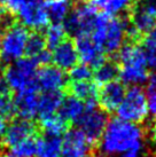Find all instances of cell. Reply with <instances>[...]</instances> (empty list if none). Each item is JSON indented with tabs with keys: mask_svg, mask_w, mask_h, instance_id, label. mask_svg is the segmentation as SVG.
<instances>
[{
	"mask_svg": "<svg viewBox=\"0 0 156 157\" xmlns=\"http://www.w3.org/2000/svg\"><path fill=\"white\" fill-rule=\"evenodd\" d=\"M143 132L138 124L114 118L108 121L100 138V149L106 156H115L142 142Z\"/></svg>",
	"mask_w": 156,
	"mask_h": 157,
	"instance_id": "6da1fadb",
	"label": "cell"
},
{
	"mask_svg": "<svg viewBox=\"0 0 156 157\" xmlns=\"http://www.w3.org/2000/svg\"><path fill=\"white\" fill-rule=\"evenodd\" d=\"M38 63L33 57H21L9 63L4 70V78L10 90L16 92L37 87L36 74Z\"/></svg>",
	"mask_w": 156,
	"mask_h": 157,
	"instance_id": "7a4b0ae2",
	"label": "cell"
},
{
	"mask_svg": "<svg viewBox=\"0 0 156 157\" xmlns=\"http://www.w3.org/2000/svg\"><path fill=\"white\" fill-rule=\"evenodd\" d=\"M29 30L18 20L5 31L0 41V61L12 63L25 54Z\"/></svg>",
	"mask_w": 156,
	"mask_h": 157,
	"instance_id": "3957f363",
	"label": "cell"
},
{
	"mask_svg": "<svg viewBox=\"0 0 156 157\" xmlns=\"http://www.w3.org/2000/svg\"><path fill=\"white\" fill-rule=\"evenodd\" d=\"M117 116L123 121L139 124L148 116L147 99L143 90L139 85H132L125 91L124 98L117 107Z\"/></svg>",
	"mask_w": 156,
	"mask_h": 157,
	"instance_id": "277c9868",
	"label": "cell"
},
{
	"mask_svg": "<svg viewBox=\"0 0 156 157\" xmlns=\"http://www.w3.org/2000/svg\"><path fill=\"white\" fill-rule=\"evenodd\" d=\"M77 123L79 124V130L85 134L88 142L94 146L100 141L108 123V117L103 110L93 108L85 110L84 115Z\"/></svg>",
	"mask_w": 156,
	"mask_h": 157,
	"instance_id": "5b68a950",
	"label": "cell"
},
{
	"mask_svg": "<svg viewBox=\"0 0 156 157\" xmlns=\"http://www.w3.org/2000/svg\"><path fill=\"white\" fill-rule=\"evenodd\" d=\"M92 144L79 128L65 132L62 140L61 157H91Z\"/></svg>",
	"mask_w": 156,
	"mask_h": 157,
	"instance_id": "8992f818",
	"label": "cell"
},
{
	"mask_svg": "<svg viewBox=\"0 0 156 157\" xmlns=\"http://www.w3.org/2000/svg\"><path fill=\"white\" fill-rule=\"evenodd\" d=\"M127 20V15L122 17L109 18L106 33H104L102 51L104 54H116V52L121 48L123 41L125 40V23Z\"/></svg>",
	"mask_w": 156,
	"mask_h": 157,
	"instance_id": "52a82bcc",
	"label": "cell"
},
{
	"mask_svg": "<svg viewBox=\"0 0 156 157\" xmlns=\"http://www.w3.org/2000/svg\"><path fill=\"white\" fill-rule=\"evenodd\" d=\"M76 49L78 57L82 60L83 63L96 69L106 61L104 53L98 45L93 41L90 35H80L76 37Z\"/></svg>",
	"mask_w": 156,
	"mask_h": 157,
	"instance_id": "ba28073f",
	"label": "cell"
},
{
	"mask_svg": "<svg viewBox=\"0 0 156 157\" xmlns=\"http://www.w3.org/2000/svg\"><path fill=\"white\" fill-rule=\"evenodd\" d=\"M36 85L44 92L61 91L67 85V77L63 70L57 67L43 66L41 69L37 70Z\"/></svg>",
	"mask_w": 156,
	"mask_h": 157,
	"instance_id": "9c48e42d",
	"label": "cell"
},
{
	"mask_svg": "<svg viewBox=\"0 0 156 157\" xmlns=\"http://www.w3.org/2000/svg\"><path fill=\"white\" fill-rule=\"evenodd\" d=\"M125 86L123 83L113 80L102 85L98 91V105L104 113H111L117 109L125 94Z\"/></svg>",
	"mask_w": 156,
	"mask_h": 157,
	"instance_id": "30bf717a",
	"label": "cell"
},
{
	"mask_svg": "<svg viewBox=\"0 0 156 157\" xmlns=\"http://www.w3.org/2000/svg\"><path fill=\"white\" fill-rule=\"evenodd\" d=\"M52 61L61 70H70L78 63V53L75 41L71 37H67L53 49Z\"/></svg>",
	"mask_w": 156,
	"mask_h": 157,
	"instance_id": "8fae6325",
	"label": "cell"
},
{
	"mask_svg": "<svg viewBox=\"0 0 156 157\" xmlns=\"http://www.w3.org/2000/svg\"><path fill=\"white\" fill-rule=\"evenodd\" d=\"M38 88H26L23 91L18 92V95L15 96L14 105H15V113L20 115L23 119L31 121L35 118L38 113V102L39 95L37 93Z\"/></svg>",
	"mask_w": 156,
	"mask_h": 157,
	"instance_id": "7c38bea8",
	"label": "cell"
},
{
	"mask_svg": "<svg viewBox=\"0 0 156 157\" xmlns=\"http://www.w3.org/2000/svg\"><path fill=\"white\" fill-rule=\"evenodd\" d=\"M36 132H37V127L32 123V121L23 119V118L13 121L8 126H6L5 132L2 133L4 144L9 148L22 140L33 136Z\"/></svg>",
	"mask_w": 156,
	"mask_h": 157,
	"instance_id": "4fadbf2b",
	"label": "cell"
},
{
	"mask_svg": "<svg viewBox=\"0 0 156 157\" xmlns=\"http://www.w3.org/2000/svg\"><path fill=\"white\" fill-rule=\"evenodd\" d=\"M70 94L79 100L85 101V108L93 109L98 105V87L96 83L90 80L82 82H70L68 85Z\"/></svg>",
	"mask_w": 156,
	"mask_h": 157,
	"instance_id": "5bb4252c",
	"label": "cell"
},
{
	"mask_svg": "<svg viewBox=\"0 0 156 157\" xmlns=\"http://www.w3.org/2000/svg\"><path fill=\"white\" fill-rule=\"evenodd\" d=\"M63 99L64 96L61 91L45 92L44 94L39 95L38 113L40 115V118L57 113L62 105Z\"/></svg>",
	"mask_w": 156,
	"mask_h": 157,
	"instance_id": "9a60e30c",
	"label": "cell"
},
{
	"mask_svg": "<svg viewBox=\"0 0 156 157\" xmlns=\"http://www.w3.org/2000/svg\"><path fill=\"white\" fill-rule=\"evenodd\" d=\"M127 17L129 21L141 35H147L156 26V18L148 15L142 10L131 5V7L127 10Z\"/></svg>",
	"mask_w": 156,
	"mask_h": 157,
	"instance_id": "2e32d148",
	"label": "cell"
},
{
	"mask_svg": "<svg viewBox=\"0 0 156 157\" xmlns=\"http://www.w3.org/2000/svg\"><path fill=\"white\" fill-rule=\"evenodd\" d=\"M60 115L68 123H77L84 113H85V103L75 96L70 95L64 98L60 107Z\"/></svg>",
	"mask_w": 156,
	"mask_h": 157,
	"instance_id": "e0dca14e",
	"label": "cell"
},
{
	"mask_svg": "<svg viewBox=\"0 0 156 157\" xmlns=\"http://www.w3.org/2000/svg\"><path fill=\"white\" fill-rule=\"evenodd\" d=\"M62 140L57 135L45 134L37 140L36 157H61Z\"/></svg>",
	"mask_w": 156,
	"mask_h": 157,
	"instance_id": "ac0fdd59",
	"label": "cell"
},
{
	"mask_svg": "<svg viewBox=\"0 0 156 157\" xmlns=\"http://www.w3.org/2000/svg\"><path fill=\"white\" fill-rule=\"evenodd\" d=\"M94 71V83L96 85H104L110 83L113 80H116L117 77H119V64L115 61H104L101 63Z\"/></svg>",
	"mask_w": 156,
	"mask_h": 157,
	"instance_id": "d6986e66",
	"label": "cell"
},
{
	"mask_svg": "<svg viewBox=\"0 0 156 157\" xmlns=\"http://www.w3.org/2000/svg\"><path fill=\"white\" fill-rule=\"evenodd\" d=\"M119 77L122 78L123 84L141 85L147 82L149 75L146 67L123 66L119 67Z\"/></svg>",
	"mask_w": 156,
	"mask_h": 157,
	"instance_id": "ffe728a7",
	"label": "cell"
},
{
	"mask_svg": "<svg viewBox=\"0 0 156 157\" xmlns=\"http://www.w3.org/2000/svg\"><path fill=\"white\" fill-rule=\"evenodd\" d=\"M40 126L45 132V134L49 135H57L60 136L61 134H64L68 131L69 127V123L65 121L64 118L61 115H51V116H46V117L40 118Z\"/></svg>",
	"mask_w": 156,
	"mask_h": 157,
	"instance_id": "44dd1931",
	"label": "cell"
},
{
	"mask_svg": "<svg viewBox=\"0 0 156 157\" xmlns=\"http://www.w3.org/2000/svg\"><path fill=\"white\" fill-rule=\"evenodd\" d=\"M96 9H101L109 15H116L124 10H129L133 0H91Z\"/></svg>",
	"mask_w": 156,
	"mask_h": 157,
	"instance_id": "7402d4cb",
	"label": "cell"
},
{
	"mask_svg": "<svg viewBox=\"0 0 156 157\" xmlns=\"http://www.w3.org/2000/svg\"><path fill=\"white\" fill-rule=\"evenodd\" d=\"M10 149V156L12 157H36V149H37V139L30 136L14 144Z\"/></svg>",
	"mask_w": 156,
	"mask_h": 157,
	"instance_id": "603a6c76",
	"label": "cell"
},
{
	"mask_svg": "<svg viewBox=\"0 0 156 157\" xmlns=\"http://www.w3.org/2000/svg\"><path fill=\"white\" fill-rule=\"evenodd\" d=\"M46 47V40L44 36V31L33 30L29 33L25 45V54L29 57H35Z\"/></svg>",
	"mask_w": 156,
	"mask_h": 157,
	"instance_id": "cb8c5ba5",
	"label": "cell"
},
{
	"mask_svg": "<svg viewBox=\"0 0 156 157\" xmlns=\"http://www.w3.org/2000/svg\"><path fill=\"white\" fill-rule=\"evenodd\" d=\"M46 46L51 49H54L62 40L67 38V33L63 25L61 23H53L52 25H48L44 32Z\"/></svg>",
	"mask_w": 156,
	"mask_h": 157,
	"instance_id": "d4e9b609",
	"label": "cell"
},
{
	"mask_svg": "<svg viewBox=\"0 0 156 157\" xmlns=\"http://www.w3.org/2000/svg\"><path fill=\"white\" fill-rule=\"evenodd\" d=\"M147 88H146V99H147L148 111L156 116V71L152 74L147 79Z\"/></svg>",
	"mask_w": 156,
	"mask_h": 157,
	"instance_id": "484cf974",
	"label": "cell"
},
{
	"mask_svg": "<svg viewBox=\"0 0 156 157\" xmlns=\"http://www.w3.org/2000/svg\"><path fill=\"white\" fill-rule=\"evenodd\" d=\"M93 72L92 68L85 63L76 64L69 70V78L71 82H82V80H91Z\"/></svg>",
	"mask_w": 156,
	"mask_h": 157,
	"instance_id": "4316f807",
	"label": "cell"
},
{
	"mask_svg": "<svg viewBox=\"0 0 156 157\" xmlns=\"http://www.w3.org/2000/svg\"><path fill=\"white\" fill-rule=\"evenodd\" d=\"M14 113H15V105L10 95L0 96V118L8 119L13 117Z\"/></svg>",
	"mask_w": 156,
	"mask_h": 157,
	"instance_id": "83f0119b",
	"label": "cell"
},
{
	"mask_svg": "<svg viewBox=\"0 0 156 157\" xmlns=\"http://www.w3.org/2000/svg\"><path fill=\"white\" fill-rule=\"evenodd\" d=\"M132 5L156 18V0H133Z\"/></svg>",
	"mask_w": 156,
	"mask_h": 157,
	"instance_id": "f1b7e54d",
	"label": "cell"
},
{
	"mask_svg": "<svg viewBox=\"0 0 156 157\" xmlns=\"http://www.w3.org/2000/svg\"><path fill=\"white\" fill-rule=\"evenodd\" d=\"M141 44L143 45L145 49H153L156 51V29H153L150 32H148L147 35L143 36Z\"/></svg>",
	"mask_w": 156,
	"mask_h": 157,
	"instance_id": "f546056e",
	"label": "cell"
},
{
	"mask_svg": "<svg viewBox=\"0 0 156 157\" xmlns=\"http://www.w3.org/2000/svg\"><path fill=\"white\" fill-rule=\"evenodd\" d=\"M36 60V62L38 63V66H48L51 62H52V54L48 49H44L39 53L38 55H36L33 57Z\"/></svg>",
	"mask_w": 156,
	"mask_h": 157,
	"instance_id": "4dcf8cb0",
	"label": "cell"
},
{
	"mask_svg": "<svg viewBox=\"0 0 156 157\" xmlns=\"http://www.w3.org/2000/svg\"><path fill=\"white\" fill-rule=\"evenodd\" d=\"M142 142H139L135 146H133L132 148L127 149L126 151H124V153L122 154L123 155L122 157H142Z\"/></svg>",
	"mask_w": 156,
	"mask_h": 157,
	"instance_id": "1f68e13d",
	"label": "cell"
},
{
	"mask_svg": "<svg viewBox=\"0 0 156 157\" xmlns=\"http://www.w3.org/2000/svg\"><path fill=\"white\" fill-rule=\"evenodd\" d=\"M10 87L8 86V84L7 82L5 80L4 77H1L0 76V96H7V95H10Z\"/></svg>",
	"mask_w": 156,
	"mask_h": 157,
	"instance_id": "d6a6232c",
	"label": "cell"
},
{
	"mask_svg": "<svg viewBox=\"0 0 156 157\" xmlns=\"http://www.w3.org/2000/svg\"><path fill=\"white\" fill-rule=\"evenodd\" d=\"M152 136H153V140L156 142V122L154 123V125L152 127Z\"/></svg>",
	"mask_w": 156,
	"mask_h": 157,
	"instance_id": "836d02e7",
	"label": "cell"
},
{
	"mask_svg": "<svg viewBox=\"0 0 156 157\" xmlns=\"http://www.w3.org/2000/svg\"><path fill=\"white\" fill-rule=\"evenodd\" d=\"M0 157H12L8 154H0Z\"/></svg>",
	"mask_w": 156,
	"mask_h": 157,
	"instance_id": "e575fe53",
	"label": "cell"
},
{
	"mask_svg": "<svg viewBox=\"0 0 156 157\" xmlns=\"http://www.w3.org/2000/svg\"><path fill=\"white\" fill-rule=\"evenodd\" d=\"M76 1H86V0H76Z\"/></svg>",
	"mask_w": 156,
	"mask_h": 157,
	"instance_id": "d590c367",
	"label": "cell"
},
{
	"mask_svg": "<svg viewBox=\"0 0 156 157\" xmlns=\"http://www.w3.org/2000/svg\"><path fill=\"white\" fill-rule=\"evenodd\" d=\"M155 157H156V153H155Z\"/></svg>",
	"mask_w": 156,
	"mask_h": 157,
	"instance_id": "8d00e7d4",
	"label": "cell"
}]
</instances>
